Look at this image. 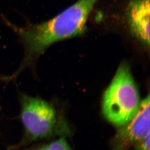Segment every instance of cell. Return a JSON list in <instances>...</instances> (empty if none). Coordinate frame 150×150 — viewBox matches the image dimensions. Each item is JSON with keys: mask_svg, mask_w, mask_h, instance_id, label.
Masks as SVG:
<instances>
[{"mask_svg": "<svg viewBox=\"0 0 150 150\" xmlns=\"http://www.w3.org/2000/svg\"><path fill=\"white\" fill-rule=\"evenodd\" d=\"M100 1L77 0L48 21L18 29L26 49L23 64L42 53L54 43L84 32L88 16Z\"/></svg>", "mask_w": 150, "mask_h": 150, "instance_id": "cell-1", "label": "cell"}, {"mask_svg": "<svg viewBox=\"0 0 150 150\" xmlns=\"http://www.w3.org/2000/svg\"><path fill=\"white\" fill-rule=\"evenodd\" d=\"M140 104L139 91L129 67L122 64L103 95V115L113 124L123 126L134 118Z\"/></svg>", "mask_w": 150, "mask_h": 150, "instance_id": "cell-2", "label": "cell"}, {"mask_svg": "<svg viewBox=\"0 0 150 150\" xmlns=\"http://www.w3.org/2000/svg\"><path fill=\"white\" fill-rule=\"evenodd\" d=\"M117 133L114 150H124L128 146L137 144L150 135V96L140 102L134 118Z\"/></svg>", "mask_w": 150, "mask_h": 150, "instance_id": "cell-4", "label": "cell"}, {"mask_svg": "<svg viewBox=\"0 0 150 150\" xmlns=\"http://www.w3.org/2000/svg\"><path fill=\"white\" fill-rule=\"evenodd\" d=\"M37 150H72L68 144L66 140L64 139L50 142L47 144L41 146Z\"/></svg>", "mask_w": 150, "mask_h": 150, "instance_id": "cell-6", "label": "cell"}, {"mask_svg": "<svg viewBox=\"0 0 150 150\" xmlns=\"http://www.w3.org/2000/svg\"><path fill=\"white\" fill-rule=\"evenodd\" d=\"M125 14L131 29L139 40L150 44V0H126Z\"/></svg>", "mask_w": 150, "mask_h": 150, "instance_id": "cell-5", "label": "cell"}, {"mask_svg": "<svg viewBox=\"0 0 150 150\" xmlns=\"http://www.w3.org/2000/svg\"><path fill=\"white\" fill-rule=\"evenodd\" d=\"M21 119L26 132L34 140L51 136L57 122L52 106L42 99L27 96L22 98Z\"/></svg>", "mask_w": 150, "mask_h": 150, "instance_id": "cell-3", "label": "cell"}, {"mask_svg": "<svg viewBox=\"0 0 150 150\" xmlns=\"http://www.w3.org/2000/svg\"><path fill=\"white\" fill-rule=\"evenodd\" d=\"M136 145V150H150V135Z\"/></svg>", "mask_w": 150, "mask_h": 150, "instance_id": "cell-7", "label": "cell"}]
</instances>
